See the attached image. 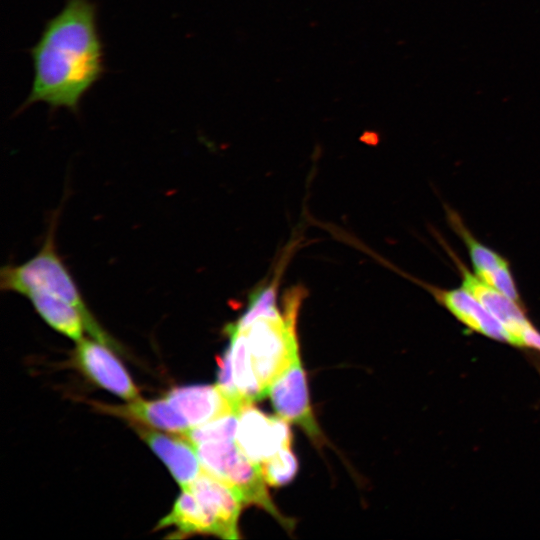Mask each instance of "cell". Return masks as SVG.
Returning <instances> with one entry per match:
<instances>
[{"label":"cell","instance_id":"obj_1","mask_svg":"<svg viewBox=\"0 0 540 540\" xmlns=\"http://www.w3.org/2000/svg\"><path fill=\"white\" fill-rule=\"evenodd\" d=\"M30 54L34 77L21 109L42 102L52 109L78 113L83 97L105 70L96 4L67 0L46 22Z\"/></svg>","mask_w":540,"mask_h":540},{"label":"cell","instance_id":"obj_2","mask_svg":"<svg viewBox=\"0 0 540 540\" xmlns=\"http://www.w3.org/2000/svg\"><path fill=\"white\" fill-rule=\"evenodd\" d=\"M57 215L52 217L41 249L20 265H7L0 271L3 291L27 295L43 292L66 301L83 315L86 331L98 342L114 348L115 341L103 330L88 309L76 282L59 256L55 244Z\"/></svg>","mask_w":540,"mask_h":540},{"label":"cell","instance_id":"obj_3","mask_svg":"<svg viewBox=\"0 0 540 540\" xmlns=\"http://www.w3.org/2000/svg\"><path fill=\"white\" fill-rule=\"evenodd\" d=\"M238 418L235 441L250 460L261 464L291 446L292 434L284 418L266 415L252 403L241 408Z\"/></svg>","mask_w":540,"mask_h":540},{"label":"cell","instance_id":"obj_4","mask_svg":"<svg viewBox=\"0 0 540 540\" xmlns=\"http://www.w3.org/2000/svg\"><path fill=\"white\" fill-rule=\"evenodd\" d=\"M268 394L280 417L300 426L313 441L322 442L324 437L313 415L300 358L271 384Z\"/></svg>","mask_w":540,"mask_h":540},{"label":"cell","instance_id":"obj_5","mask_svg":"<svg viewBox=\"0 0 540 540\" xmlns=\"http://www.w3.org/2000/svg\"><path fill=\"white\" fill-rule=\"evenodd\" d=\"M75 361L101 388L128 401L140 398L130 375L107 345L82 338L77 342Z\"/></svg>","mask_w":540,"mask_h":540},{"label":"cell","instance_id":"obj_6","mask_svg":"<svg viewBox=\"0 0 540 540\" xmlns=\"http://www.w3.org/2000/svg\"><path fill=\"white\" fill-rule=\"evenodd\" d=\"M453 259L461 272L463 287L474 295L502 324L508 334L510 343L524 346V337L533 327L519 302L508 298L481 280L477 275L471 274L455 256H453Z\"/></svg>","mask_w":540,"mask_h":540},{"label":"cell","instance_id":"obj_7","mask_svg":"<svg viewBox=\"0 0 540 540\" xmlns=\"http://www.w3.org/2000/svg\"><path fill=\"white\" fill-rule=\"evenodd\" d=\"M228 484L243 505H256L289 529L293 523L284 517L270 497L260 464L250 460L239 448L218 478Z\"/></svg>","mask_w":540,"mask_h":540},{"label":"cell","instance_id":"obj_8","mask_svg":"<svg viewBox=\"0 0 540 540\" xmlns=\"http://www.w3.org/2000/svg\"><path fill=\"white\" fill-rule=\"evenodd\" d=\"M166 399L187 420L191 428L241 408L216 385H189L170 390Z\"/></svg>","mask_w":540,"mask_h":540},{"label":"cell","instance_id":"obj_9","mask_svg":"<svg viewBox=\"0 0 540 540\" xmlns=\"http://www.w3.org/2000/svg\"><path fill=\"white\" fill-rule=\"evenodd\" d=\"M218 522L222 537L238 539V520L244 506L225 482L202 470L188 488Z\"/></svg>","mask_w":540,"mask_h":540},{"label":"cell","instance_id":"obj_10","mask_svg":"<svg viewBox=\"0 0 540 540\" xmlns=\"http://www.w3.org/2000/svg\"><path fill=\"white\" fill-rule=\"evenodd\" d=\"M141 438L165 463L182 489L188 488L203 468L196 447L183 436H172L137 426Z\"/></svg>","mask_w":540,"mask_h":540},{"label":"cell","instance_id":"obj_11","mask_svg":"<svg viewBox=\"0 0 540 540\" xmlns=\"http://www.w3.org/2000/svg\"><path fill=\"white\" fill-rule=\"evenodd\" d=\"M428 288L435 298L467 327L492 339L509 342L502 324L467 289Z\"/></svg>","mask_w":540,"mask_h":540},{"label":"cell","instance_id":"obj_12","mask_svg":"<svg viewBox=\"0 0 540 540\" xmlns=\"http://www.w3.org/2000/svg\"><path fill=\"white\" fill-rule=\"evenodd\" d=\"M166 527H175L176 532L182 537L192 534H212L222 537L216 519L189 489H182L170 513L158 523L156 529Z\"/></svg>","mask_w":540,"mask_h":540},{"label":"cell","instance_id":"obj_13","mask_svg":"<svg viewBox=\"0 0 540 540\" xmlns=\"http://www.w3.org/2000/svg\"><path fill=\"white\" fill-rule=\"evenodd\" d=\"M108 409L118 416L175 434L182 435L191 428L185 417L166 398L161 400L138 398L124 406Z\"/></svg>","mask_w":540,"mask_h":540},{"label":"cell","instance_id":"obj_14","mask_svg":"<svg viewBox=\"0 0 540 540\" xmlns=\"http://www.w3.org/2000/svg\"><path fill=\"white\" fill-rule=\"evenodd\" d=\"M42 319L61 334L80 341L86 330L82 313L70 303L43 292L26 295Z\"/></svg>","mask_w":540,"mask_h":540},{"label":"cell","instance_id":"obj_15","mask_svg":"<svg viewBox=\"0 0 540 540\" xmlns=\"http://www.w3.org/2000/svg\"><path fill=\"white\" fill-rule=\"evenodd\" d=\"M230 337L229 351L235 386L246 403H253L266 396L252 366L246 337L233 323L226 327Z\"/></svg>","mask_w":540,"mask_h":540},{"label":"cell","instance_id":"obj_16","mask_svg":"<svg viewBox=\"0 0 540 540\" xmlns=\"http://www.w3.org/2000/svg\"><path fill=\"white\" fill-rule=\"evenodd\" d=\"M449 219L452 227L466 244L476 275L489 284L494 275L508 262L497 252L475 239L457 214L450 212Z\"/></svg>","mask_w":540,"mask_h":540},{"label":"cell","instance_id":"obj_17","mask_svg":"<svg viewBox=\"0 0 540 540\" xmlns=\"http://www.w3.org/2000/svg\"><path fill=\"white\" fill-rule=\"evenodd\" d=\"M238 415V412L222 415L205 424L190 428L181 436L195 446L208 442L235 440L239 421Z\"/></svg>","mask_w":540,"mask_h":540},{"label":"cell","instance_id":"obj_18","mask_svg":"<svg viewBox=\"0 0 540 540\" xmlns=\"http://www.w3.org/2000/svg\"><path fill=\"white\" fill-rule=\"evenodd\" d=\"M260 466L265 481L274 487L291 482L298 470L297 459L290 447L280 449Z\"/></svg>","mask_w":540,"mask_h":540},{"label":"cell","instance_id":"obj_19","mask_svg":"<svg viewBox=\"0 0 540 540\" xmlns=\"http://www.w3.org/2000/svg\"><path fill=\"white\" fill-rule=\"evenodd\" d=\"M524 346H530L540 350V333L531 328L524 337Z\"/></svg>","mask_w":540,"mask_h":540}]
</instances>
